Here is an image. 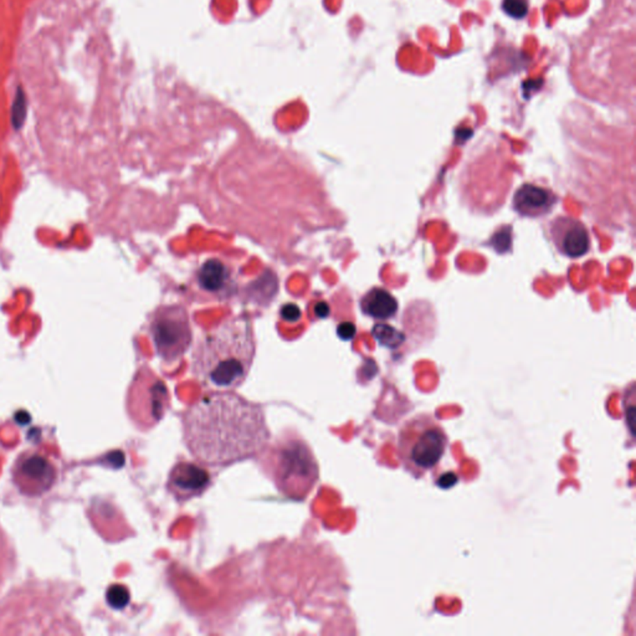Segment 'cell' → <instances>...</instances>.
Wrapping results in <instances>:
<instances>
[{
    "mask_svg": "<svg viewBox=\"0 0 636 636\" xmlns=\"http://www.w3.org/2000/svg\"><path fill=\"white\" fill-rule=\"evenodd\" d=\"M131 594L127 587L113 584L106 592V601L115 610H122L130 604Z\"/></svg>",
    "mask_w": 636,
    "mask_h": 636,
    "instance_id": "14",
    "label": "cell"
},
{
    "mask_svg": "<svg viewBox=\"0 0 636 636\" xmlns=\"http://www.w3.org/2000/svg\"><path fill=\"white\" fill-rule=\"evenodd\" d=\"M169 392L158 377L149 371H141L128 393L127 408L131 418L142 429L158 424L169 408Z\"/></svg>",
    "mask_w": 636,
    "mask_h": 636,
    "instance_id": "6",
    "label": "cell"
},
{
    "mask_svg": "<svg viewBox=\"0 0 636 636\" xmlns=\"http://www.w3.org/2000/svg\"><path fill=\"white\" fill-rule=\"evenodd\" d=\"M491 245L499 253H505L507 250H510V246H511V228H503L500 231H497L494 237L491 239Z\"/></svg>",
    "mask_w": 636,
    "mask_h": 636,
    "instance_id": "16",
    "label": "cell"
},
{
    "mask_svg": "<svg viewBox=\"0 0 636 636\" xmlns=\"http://www.w3.org/2000/svg\"><path fill=\"white\" fill-rule=\"evenodd\" d=\"M196 280L201 289L212 295H224L233 285L229 267L217 259L208 260L201 266Z\"/></svg>",
    "mask_w": 636,
    "mask_h": 636,
    "instance_id": "11",
    "label": "cell"
},
{
    "mask_svg": "<svg viewBox=\"0 0 636 636\" xmlns=\"http://www.w3.org/2000/svg\"><path fill=\"white\" fill-rule=\"evenodd\" d=\"M337 333L343 341H351L355 336V326L351 322H343L338 326Z\"/></svg>",
    "mask_w": 636,
    "mask_h": 636,
    "instance_id": "20",
    "label": "cell"
},
{
    "mask_svg": "<svg viewBox=\"0 0 636 636\" xmlns=\"http://www.w3.org/2000/svg\"><path fill=\"white\" fill-rule=\"evenodd\" d=\"M212 485V475L203 466L190 461H179L171 467L167 489L179 503L199 497Z\"/></svg>",
    "mask_w": 636,
    "mask_h": 636,
    "instance_id": "8",
    "label": "cell"
},
{
    "mask_svg": "<svg viewBox=\"0 0 636 636\" xmlns=\"http://www.w3.org/2000/svg\"><path fill=\"white\" fill-rule=\"evenodd\" d=\"M448 445L446 433L429 414L408 420L398 434L399 460L415 478H421L440 464Z\"/></svg>",
    "mask_w": 636,
    "mask_h": 636,
    "instance_id": "3",
    "label": "cell"
},
{
    "mask_svg": "<svg viewBox=\"0 0 636 636\" xmlns=\"http://www.w3.org/2000/svg\"><path fill=\"white\" fill-rule=\"evenodd\" d=\"M280 315H281V318L285 321L295 324L301 318L300 307L297 306V305H294V303H287V305L281 307Z\"/></svg>",
    "mask_w": 636,
    "mask_h": 636,
    "instance_id": "18",
    "label": "cell"
},
{
    "mask_svg": "<svg viewBox=\"0 0 636 636\" xmlns=\"http://www.w3.org/2000/svg\"><path fill=\"white\" fill-rule=\"evenodd\" d=\"M274 483L283 495L303 500L318 480L317 461L306 442L301 439H286L277 442L270 451Z\"/></svg>",
    "mask_w": 636,
    "mask_h": 636,
    "instance_id": "4",
    "label": "cell"
},
{
    "mask_svg": "<svg viewBox=\"0 0 636 636\" xmlns=\"http://www.w3.org/2000/svg\"><path fill=\"white\" fill-rule=\"evenodd\" d=\"M12 481L22 495L39 497L53 489L58 481V469L40 451L26 450L12 464Z\"/></svg>",
    "mask_w": 636,
    "mask_h": 636,
    "instance_id": "7",
    "label": "cell"
},
{
    "mask_svg": "<svg viewBox=\"0 0 636 636\" xmlns=\"http://www.w3.org/2000/svg\"><path fill=\"white\" fill-rule=\"evenodd\" d=\"M458 483H459V476H458V474H455L453 471L444 472L440 476L437 477V480L435 481L436 486L442 489H451Z\"/></svg>",
    "mask_w": 636,
    "mask_h": 636,
    "instance_id": "19",
    "label": "cell"
},
{
    "mask_svg": "<svg viewBox=\"0 0 636 636\" xmlns=\"http://www.w3.org/2000/svg\"><path fill=\"white\" fill-rule=\"evenodd\" d=\"M255 352L253 324L246 317L233 318L199 341L193 354V371L212 387L236 388L248 377Z\"/></svg>",
    "mask_w": 636,
    "mask_h": 636,
    "instance_id": "2",
    "label": "cell"
},
{
    "mask_svg": "<svg viewBox=\"0 0 636 636\" xmlns=\"http://www.w3.org/2000/svg\"><path fill=\"white\" fill-rule=\"evenodd\" d=\"M315 313L319 318H326L330 316V306L326 302H318L315 306Z\"/></svg>",
    "mask_w": 636,
    "mask_h": 636,
    "instance_id": "21",
    "label": "cell"
},
{
    "mask_svg": "<svg viewBox=\"0 0 636 636\" xmlns=\"http://www.w3.org/2000/svg\"><path fill=\"white\" fill-rule=\"evenodd\" d=\"M398 308L399 305L394 296L382 287H373L360 299L362 312L378 321L394 317Z\"/></svg>",
    "mask_w": 636,
    "mask_h": 636,
    "instance_id": "12",
    "label": "cell"
},
{
    "mask_svg": "<svg viewBox=\"0 0 636 636\" xmlns=\"http://www.w3.org/2000/svg\"><path fill=\"white\" fill-rule=\"evenodd\" d=\"M502 9L511 18L524 19L528 12V0H503Z\"/></svg>",
    "mask_w": 636,
    "mask_h": 636,
    "instance_id": "15",
    "label": "cell"
},
{
    "mask_svg": "<svg viewBox=\"0 0 636 636\" xmlns=\"http://www.w3.org/2000/svg\"><path fill=\"white\" fill-rule=\"evenodd\" d=\"M554 246L571 259L582 258L590 250V235L582 221L571 217H558L549 226Z\"/></svg>",
    "mask_w": 636,
    "mask_h": 636,
    "instance_id": "9",
    "label": "cell"
},
{
    "mask_svg": "<svg viewBox=\"0 0 636 636\" xmlns=\"http://www.w3.org/2000/svg\"><path fill=\"white\" fill-rule=\"evenodd\" d=\"M183 434L189 453L209 466L249 459L270 442L262 407L230 392L204 395L189 408Z\"/></svg>",
    "mask_w": 636,
    "mask_h": 636,
    "instance_id": "1",
    "label": "cell"
},
{
    "mask_svg": "<svg viewBox=\"0 0 636 636\" xmlns=\"http://www.w3.org/2000/svg\"><path fill=\"white\" fill-rule=\"evenodd\" d=\"M25 113H26L25 99H24L23 96H22V97H17V101H15V103H14V107H12V124H14V126H15L17 128L23 124L24 118H25Z\"/></svg>",
    "mask_w": 636,
    "mask_h": 636,
    "instance_id": "17",
    "label": "cell"
},
{
    "mask_svg": "<svg viewBox=\"0 0 636 636\" xmlns=\"http://www.w3.org/2000/svg\"><path fill=\"white\" fill-rule=\"evenodd\" d=\"M557 196L552 190L533 184H524L513 196V208L521 217L541 218L552 212Z\"/></svg>",
    "mask_w": 636,
    "mask_h": 636,
    "instance_id": "10",
    "label": "cell"
},
{
    "mask_svg": "<svg viewBox=\"0 0 636 636\" xmlns=\"http://www.w3.org/2000/svg\"><path fill=\"white\" fill-rule=\"evenodd\" d=\"M149 333L156 352L165 363L177 362L193 341L188 313L179 305L159 306L151 318Z\"/></svg>",
    "mask_w": 636,
    "mask_h": 636,
    "instance_id": "5",
    "label": "cell"
},
{
    "mask_svg": "<svg viewBox=\"0 0 636 636\" xmlns=\"http://www.w3.org/2000/svg\"><path fill=\"white\" fill-rule=\"evenodd\" d=\"M373 336L384 347L396 349L405 341V336L389 324H378L373 327Z\"/></svg>",
    "mask_w": 636,
    "mask_h": 636,
    "instance_id": "13",
    "label": "cell"
}]
</instances>
